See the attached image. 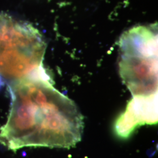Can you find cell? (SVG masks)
<instances>
[{"label": "cell", "instance_id": "obj_4", "mask_svg": "<svg viewBox=\"0 0 158 158\" xmlns=\"http://www.w3.org/2000/svg\"><path fill=\"white\" fill-rule=\"evenodd\" d=\"M157 96L134 97L116 122L115 128L117 135L127 138L138 126L152 124L158 121Z\"/></svg>", "mask_w": 158, "mask_h": 158}, {"label": "cell", "instance_id": "obj_2", "mask_svg": "<svg viewBox=\"0 0 158 158\" xmlns=\"http://www.w3.org/2000/svg\"><path fill=\"white\" fill-rule=\"evenodd\" d=\"M119 72L134 97L158 96V38L150 28L138 27L119 40Z\"/></svg>", "mask_w": 158, "mask_h": 158}, {"label": "cell", "instance_id": "obj_1", "mask_svg": "<svg viewBox=\"0 0 158 158\" xmlns=\"http://www.w3.org/2000/svg\"><path fill=\"white\" fill-rule=\"evenodd\" d=\"M52 82L44 69L10 85L11 102L0 130L2 145L12 151L26 147L70 148L81 141L83 117Z\"/></svg>", "mask_w": 158, "mask_h": 158}, {"label": "cell", "instance_id": "obj_3", "mask_svg": "<svg viewBox=\"0 0 158 158\" xmlns=\"http://www.w3.org/2000/svg\"><path fill=\"white\" fill-rule=\"evenodd\" d=\"M46 44L27 23L0 14V76L15 81L31 77L40 68Z\"/></svg>", "mask_w": 158, "mask_h": 158}]
</instances>
